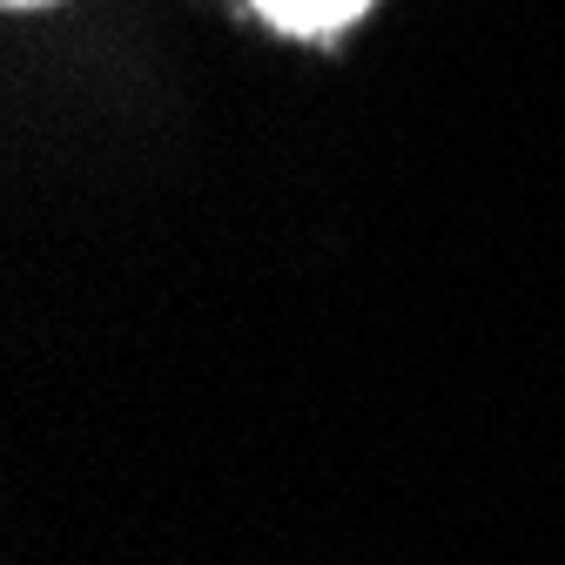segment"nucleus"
Returning a JSON list of instances; mask_svg holds the SVG:
<instances>
[{"instance_id": "1", "label": "nucleus", "mask_w": 565, "mask_h": 565, "mask_svg": "<svg viewBox=\"0 0 565 565\" xmlns=\"http://www.w3.org/2000/svg\"><path fill=\"white\" fill-rule=\"evenodd\" d=\"M371 8V0H256V14L276 28V34H337V28H350Z\"/></svg>"}, {"instance_id": "2", "label": "nucleus", "mask_w": 565, "mask_h": 565, "mask_svg": "<svg viewBox=\"0 0 565 565\" xmlns=\"http://www.w3.org/2000/svg\"><path fill=\"white\" fill-rule=\"evenodd\" d=\"M0 8H14V14H28V8H54V0H0Z\"/></svg>"}]
</instances>
